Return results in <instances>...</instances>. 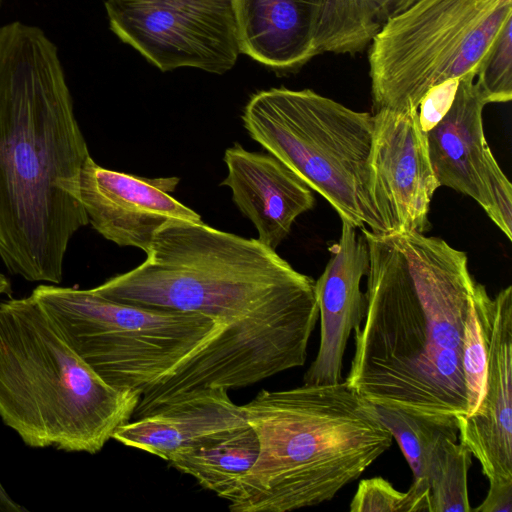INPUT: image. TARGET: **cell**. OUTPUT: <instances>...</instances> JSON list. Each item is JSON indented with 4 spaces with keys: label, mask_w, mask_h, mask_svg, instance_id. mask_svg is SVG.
Wrapping results in <instances>:
<instances>
[{
    "label": "cell",
    "mask_w": 512,
    "mask_h": 512,
    "mask_svg": "<svg viewBox=\"0 0 512 512\" xmlns=\"http://www.w3.org/2000/svg\"><path fill=\"white\" fill-rule=\"evenodd\" d=\"M360 230L366 311L344 381L373 404L457 421L467 414L464 328L481 285L466 253L424 233Z\"/></svg>",
    "instance_id": "6da1fadb"
},
{
    "label": "cell",
    "mask_w": 512,
    "mask_h": 512,
    "mask_svg": "<svg viewBox=\"0 0 512 512\" xmlns=\"http://www.w3.org/2000/svg\"><path fill=\"white\" fill-rule=\"evenodd\" d=\"M90 157L58 49L39 27H0V257L28 281L59 284Z\"/></svg>",
    "instance_id": "7a4b0ae2"
},
{
    "label": "cell",
    "mask_w": 512,
    "mask_h": 512,
    "mask_svg": "<svg viewBox=\"0 0 512 512\" xmlns=\"http://www.w3.org/2000/svg\"><path fill=\"white\" fill-rule=\"evenodd\" d=\"M259 455L232 512H288L333 499L392 445L372 403L345 381L268 391L241 405Z\"/></svg>",
    "instance_id": "3957f363"
},
{
    "label": "cell",
    "mask_w": 512,
    "mask_h": 512,
    "mask_svg": "<svg viewBox=\"0 0 512 512\" xmlns=\"http://www.w3.org/2000/svg\"><path fill=\"white\" fill-rule=\"evenodd\" d=\"M139 400L107 384L32 295L0 301V419L27 446L96 454Z\"/></svg>",
    "instance_id": "277c9868"
},
{
    "label": "cell",
    "mask_w": 512,
    "mask_h": 512,
    "mask_svg": "<svg viewBox=\"0 0 512 512\" xmlns=\"http://www.w3.org/2000/svg\"><path fill=\"white\" fill-rule=\"evenodd\" d=\"M146 255L139 266L91 290L120 303L182 312L205 299L319 312L316 281L258 239L171 220Z\"/></svg>",
    "instance_id": "5b68a950"
},
{
    "label": "cell",
    "mask_w": 512,
    "mask_h": 512,
    "mask_svg": "<svg viewBox=\"0 0 512 512\" xmlns=\"http://www.w3.org/2000/svg\"><path fill=\"white\" fill-rule=\"evenodd\" d=\"M242 120L250 137L318 192L346 221L385 229L371 191L374 120L311 89L253 94Z\"/></svg>",
    "instance_id": "8992f818"
},
{
    "label": "cell",
    "mask_w": 512,
    "mask_h": 512,
    "mask_svg": "<svg viewBox=\"0 0 512 512\" xmlns=\"http://www.w3.org/2000/svg\"><path fill=\"white\" fill-rule=\"evenodd\" d=\"M31 295L107 384L140 397L186 369L222 331L199 313L120 303L91 289L41 284Z\"/></svg>",
    "instance_id": "52a82bcc"
},
{
    "label": "cell",
    "mask_w": 512,
    "mask_h": 512,
    "mask_svg": "<svg viewBox=\"0 0 512 512\" xmlns=\"http://www.w3.org/2000/svg\"><path fill=\"white\" fill-rule=\"evenodd\" d=\"M512 0H417L389 18L368 53L375 111L419 109L427 92L477 71Z\"/></svg>",
    "instance_id": "ba28073f"
},
{
    "label": "cell",
    "mask_w": 512,
    "mask_h": 512,
    "mask_svg": "<svg viewBox=\"0 0 512 512\" xmlns=\"http://www.w3.org/2000/svg\"><path fill=\"white\" fill-rule=\"evenodd\" d=\"M110 29L162 72L231 70L241 53L233 0H104Z\"/></svg>",
    "instance_id": "9c48e42d"
},
{
    "label": "cell",
    "mask_w": 512,
    "mask_h": 512,
    "mask_svg": "<svg viewBox=\"0 0 512 512\" xmlns=\"http://www.w3.org/2000/svg\"><path fill=\"white\" fill-rule=\"evenodd\" d=\"M373 120L371 191L385 234L425 233L439 185L419 110L382 109L375 111Z\"/></svg>",
    "instance_id": "30bf717a"
},
{
    "label": "cell",
    "mask_w": 512,
    "mask_h": 512,
    "mask_svg": "<svg viewBox=\"0 0 512 512\" xmlns=\"http://www.w3.org/2000/svg\"><path fill=\"white\" fill-rule=\"evenodd\" d=\"M178 183V177L150 179L109 170L90 156L81 170L79 198L89 223L105 239L148 253L168 221L203 222L170 195Z\"/></svg>",
    "instance_id": "8fae6325"
},
{
    "label": "cell",
    "mask_w": 512,
    "mask_h": 512,
    "mask_svg": "<svg viewBox=\"0 0 512 512\" xmlns=\"http://www.w3.org/2000/svg\"><path fill=\"white\" fill-rule=\"evenodd\" d=\"M484 320V393L473 414L457 418L459 441L489 482L512 480V286L489 297Z\"/></svg>",
    "instance_id": "7c38bea8"
},
{
    "label": "cell",
    "mask_w": 512,
    "mask_h": 512,
    "mask_svg": "<svg viewBox=\"0 0 512 512\" xmlns=\"http://www.w3.org/2000/svg\"><path fill=\"white\" fill-rule=\"evenodd\" d=\"M342 221L339 241L330 248V259L316 281L320 316V343L314 361L304 374L307 385H327L342 380L343 357L351 332L365 317L366 297L360 289L369 268L364 234Z\"/></svg>",
    "instance_id": "4fadbf2b"
},
{
    "label": "cell",
    "mask_w": 512,
    "mask_h": 512,
    "mask_svg": "<svg viewBox=\"0 0 512 512\" xmlns=\"http://www.w3.org/2000/svg\"><path fill=\"white\" fill-rule=\"evenodd\" d=\"M475 76L469 73L459 79L450 106L425 133L439 187L471 197L486 211L490 188L505 174L484 135L482 113L487 104Z\"/></svg>",
    "instance_id": "5bb4252c"
},
{
    "label": "cell",
    "mask_w": 512,
    "mask_h": 512,
    "mask_svg": "<svg viewBox=\"0 0 512 512\" xmlns=\"http://www.w3.org/2000/svg\"><path fill=\"white\" fill-rule=\"evenodd\" d=\"M240 405L223 387L178 396L148 414L121 425L112 439L169 461L248 426Z\"/></svg>",
    "instance_id": "9a60e30c"
},
{
    "label": "cell",
    "mask_w": 512,
    "mask_h": 512,
    "mask_svg": "<svg viewBox=\"0 0 512 512\" xmlns=\"http://www.w3.org/2000/svg\"><path fill=\"white\" fill-rule=\"evenodd\" d=\"M224 161L228 175L221 185L231 189L234 203L255 225L258 240L275 250L296 218L313 208L311 189L271 154L235 144L225 151Z\"/></svg>",
    "instance_id": "2e32d148"
},
{
    "label": "cell",
    "mask_w": 512,
    "mask_h": 512,
    "mask_svg": "<svg viewBox=\"0 0 512 512\" xmlns=\"http://www.w3.org/2000/svg\"><path fill=\"white\" fill-rule=\"evenodd\" d=\"M240 52L277 73L321 54L324 0H233Z\"/></svg>",
    "instance_id": "e0dca14e"
},
{
    "label": "cell",
    "mask_w": 512,
    "mask_h": 512,
    "mask_svg": "<svg viewBox=\"0 0 512 512\" xmlns=\"http://www.w3.org/2000/svg\"><path fill=\"white\" fill-rule=\"evenodd\" d=\"M258 455L259 440L248 425L199 448L181 452L168 462L192 476L204 489L229 501Z\"/></svg>",
    "instance_id": "ac0fdd59"
},
{
    "label": "cell",
    "mask_w": 512,
    "mask_h": 512,
    "mask_svg": "<svg viewBox=\"0 0 512 512\" xmlns=\"http://www.w3.org/2000/svg\"><path fill=\"white\" fill-rule=\"evenodd\" d=\"M381 27L372 0H324L320 52L350 55L362 52Z\"/></svg>",
    "instance_id": "d6986e66"
},
{
    "label": "cell",
    "mask_w": 512,
    "mask_h": 512,
    "mask_svg": "<svg viewBox=\"0 0 512 512\" xmlns=\"http://www.w3.org/2000/svg\"><path fill=\"white\" fill-rule=\"evenodd\" d=\"M458 438L444 436L436 444L427 468L430 512H470L467 475L471 453Z\"/></svg>",
    "instance_id": "ffe728a7"
},
{
    "label": "cell",
    "mask_w": 512,
    "mask_h": 512,
    "mask_svg": "<svg viewBox=\"0 0 512 512\" xmlns=\"http://www.w3.org/2000/svg\"><path fill=\"white\" fill-rule=\"evenodd\" d=\"M372 405L381 422L399 444L414 479L426 481L431 454L442 437L459 439L457 421L430 419L397 408Z\"/></svg>",
    "instance_id": "44dd1931"
},
{
    "label": "cell",
    "mask_w": 512,
    "mask_h": 512,
    "mask_svg": "<svg viewBox=\"0 0 512 512\" xmlns=\"http://www.w3.org/2000/svg\"><path fill=\"white\" fill-rule=\"evenodd\" d=\"M489 297L485 286L481 284L465 323L462 346V368L467 396V414L465 416L475 412L484 393L487 364L484 317Z\"/></svg>",
    "instance_id": "7402d4cb"
},
{
    "label": "cell",
    "mask_w": 512,
    "mask_h": 512,
    "mask_svg": "<svg viewBox=\"0 0 512 512\" xmlns=\"http://www.w3.org/2000/svg\"><path fill=\"white\" fill-rule=\"evenodd\" d=\"M350 512H430L429 486L414 479L407 492H400L382 477L364 479L358 484Z\"/></svg>",
    "instance_id": "603a6c76"
},
{
    "label": "cell",
    "mask_w": 512,
    "mask_h": 512,
    "mask_svg": "<svg viewBox=\"0 0 512 512\" xmlns=\"http://www.w3.org/2000/svg\"><path fill=\"white\" fill-rule=\"evenodd\" d=\"M476 86L486 104L512 99V16L502 25L479 62Z\"/></svg>",
    "instance_id": "cb8c5ba5"
},
{
    "label": "cell",
    "mask_w": 512,
    "mask_h": 512,
    "mask_svg": "<svg viewBox=\"0 0 512 512\" xmlns=\"http://www.w3.org/2000/svg\"><path fill=\"white\" fill-rule=\"evenodd\" d=\"M459 79L446 81L430 89L419 105L423 129H429L448 109L455 95Z\"/></svg>",
    "instance_id": "d4e9b609"
},
{
    "label": "cell",
    "mask_w": 512,
    "mask_h": 512,
    "mask_svg": "<svg viewBox=\"0 0 512 512\" xmlns=\"http://www.w3.org/2000/svg\"><path fill=\"white\" fill-rule=\"evenodd\" d=\"M472 511L512 512V480L489 482L485 499Z\"/></svg>",
    "instance_id": "484cf974"
},
{
    "label": "cell",
    "mask_w": 512,
    "mask_h": 512,
    "mask_svg": "<svg viewBox=\"0 0 512 512\" xmlns=\"http://www.w3.org/2000/svg\"><path fill=\"white\" fill-rule=\"evenodd\" d=\"M417 0H372L382 25L391 17L406 10Z\"/></svg>",
    "instance_id": "4316f807"
},
{
    "label": "cell",
    "mask_w": 512,
    "mask_h": 512,
    "mask_svg": "<svg viewBox=\"0 0 512 512\" xmlns=\"http://www.w3.org/2000/svg\"><path fill=\"white\" fill-rule=\"evenodd\" d=\"M27 511L26 508L22 507L16 501H14L10 495L6 492L3 485L0 482V512H23Z\"/></svg>",
    "instance_id": "83f0119b"
},
{
    "label": "cell",
    "mask_w": 512,
    "mask_h": 512,
    "mask_svg": "<svg viewBox=\"0 0 512 512\" xmlns=\"http://www.w3.org/2000/svg\"><path fill=\"white\" fill-rule=\"evenodd\" d=\"M11 284L10 281L0 273V295H10Z\"/></svg>",
    "instance_id": "f1b7e54d"
}]
</instances>
